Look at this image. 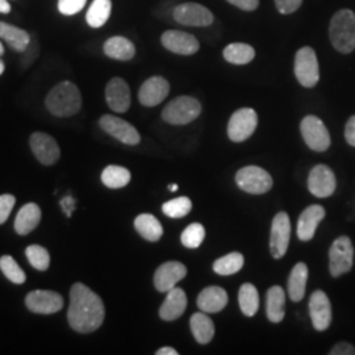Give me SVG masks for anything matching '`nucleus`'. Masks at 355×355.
Returning <instances> with one entry per match:
<instances>
[{
  "label": "nucleus",
  "instance_id": "nucleus-7",
  "mask_svg": "<svg viewBox=\"0 0 355 355\" xmlns=\"http://www.w3.org/2000/svg\"><path fill=\"white\" fill-rule=\"evenodd\" d=\"M300 132L309 149L315 152H325L329 149L331 144L329 130L318 116H305L300 124Z\"/></svg>",
  "mask_w": 355,
  "mask_h": 355
},
{
  "label": "nucleus",
  "instance_id": "nucleus-46",
  "mask_svg": "<svg viewBox=\"0 0 355 355\" xmlns=\"http://www.w3.org/2000/svg\"><path fill=\"white\" fill-rule=\"evenodd\" d=\"M345 139L347 141L349 145L355 148V114L352 116L345 127Z\"/></svg>",
  "mask_w": 355,
  "mask_h": 355
},
{
  "label": "nucleus",
  "instance_id": "nucleus-15",
  "mask_svg": "<svg viewBox=\"0 0 355 355\" xmlns=\"http://www.w3.org/2000/svg\"><path fill=\"white\" fill-rule=\"evenodd\" d=\"M337 187L336 175L327 165L315 166L308 177V190L316 198H329Z\"/></svg>",
  "mask_w": 355,
  "mask_h": 355
},
{
  "label": "nucleus",
  "instance_id": "nucleus-38",
  "mask_svg": "<svg viewBox=\"0 0 355 355\" xmlns=\"http://www.w3.org/2000/svg\"><path fill=\"white\" fill-rule=\"evenodd\" d=\"M191 209H192V203H191L190 199L186 196L173 199L162 205V212L171 218H182V217L189 215Z\"/></svg>",
  "mask_w": 355,
  "mask_h": 355
},
{
  "label": "nucleus",
  "instance_id": "nucleus-2",
  "mask_svg": "<svg viewBox=\"0 0 355 355\" xmlns=\"http://www.w3.org/2000/svg\"><path fill=\"white\" fill-rule=\"evenodd\" d=\"M45 105L55 117H71L82 108L80 91L73 82H60L49 91Z\"/></svg>",
  "mask_w": 355,
  "mask_h": 355
},
{
  "label": "nucleus",
  "instance_id": "nucleus-44",
  "mask_svg": "<svg viewBox=\"0 0 355 355\" xmlns=\"http://www.w3.org/2000/svg\"><path fill=\"white\" fill-rule=\"evenodd\" d=\"M330 355H355V347L349 343H340L333 346Z\"/></svg>",
  "mask_w": 355,
  "mask_h": 355
},
{
  "label": "nucleus",
  "instance_id": "nucleus-11",
  "mask_svg": "<svg viewBox=\"0 0 355 355\" xmlns=\"http://www.w3.org/2000/svg\"><path fill=\"white\" fill-rule=\"evenodd\" d=\"M291 239V221L286 212H279L274 217L271 225L270 236V250L275 259L283 258L287 250Z\"/></svg>",
  "mask_w": 355,
  "mask_h": 355
},
{
  "label": "nucleus",
  "instance_id": "nucleus-39",
  "mask_svg": "<svg viewBox=\"0 0 355 355\" xmlns=\"http://www.w3.org/2000/svg\"><path fill=\"white\" fill-rule=\"evenodd\" d=\"M204 237H205V229L203 225L199 223H193L183 230L180 236V241L189 249H196L203 243Z\"/></svg>",
  "mask_w": 355,
  "mask_h": 355
},
{
  "label": "nucleus",
  "instance_id": "nucleus-30",
  "mask_svg": "<svg viewBox=\"0 0 355 355\" xmlns=\"http://www.w3.org/2000/svg\"><path fill=\"white\" fill-rule=\"evenodd\" d=\"M306 282H308V266L303 262H299L292 268L290 278H288V284H287L288 295L292 302L297 303L303 300Z\"/></svg>",
  "mask_w": 355,
  "mask_h": 355
},
{
  "label": "nucleus",
  "instance_id": "nucleus-26",
  "mask_svg": "<svg viewBox=\"0 0 355 355\" xmlns=\"http://www.w3.org/2000/svg\"><path fill=\"white\" fill-rule=\"evenodd\" d=\"M267 318L278 324L286 316V292L280 286H272L267 291Z\"/></svg>",
  "mask_w": 355,
  "mask_h": 355
},
{
  "label": "nucleus",
  "instance_id": "nucleus-35",
  "mask_svg": "<svg viewBox=\"0 0 355 355\" xmlns=\"http://www.w3.org/2000/svg\"><path fill=\"white\" fill-rule=\"evenodd\" d=\"M245 263L243 255L241 253H230L225 257L218 258L214 263V271L218 275L229 277L233 274H237Z\"/></svg>",
  "mask_w": 355,
  "mask_h": 355
},
{
  "label": "nucleus",
  "instance_id": "nucleus-23",
  "mask_svg": "<svg viewBox=\"0 0 355 355\" xmlns=\"http://www.w3.org/2000/svg\"><path fill=\"white\" fill-rule=\"evenodd\" d=\"M228 300V293L224 288L218 286H209L199 293L198 306L205 313H217L227 306Z\"/></svg>",
  "mask_w": 355,
  "mask_h": 355
},
{
  "label": "nucleus",
  "instance_id": "nucleus-42",
  "mask_svg": "<svg viewBox=\"0 0 355 355\" xmlns=\"http://www.w3.org/2000/svg\"><path fill=\"white\" fill-rule=\"evenodd\" d=\"M16 203V198L10 193L0 195V225H3L12 212L13 205Z\"/></svg>",
  "mask_w": 355,
  "mask_h": 355
},
{
  "label": "nucleus",
  "instance_id": "nucleus-22",
  "mask_svg": "<svg viewBox=\"0 0 355 355\" xmlns=\"http://www.w3.org/2000/svg\"><path fill=\"white\" fill-rule=\"evenodd\" d=\"M187 308V296L182 288L174 287L167 292L165 302L159 308V318L164 321H175L177 318L183 316Z\"/></svg>",
  "mask_w": 355,
  "mask_h": 355
},
{
  "label": "nucleus",
  "instance_id": "nucleus-17",
  "mask_svg": "<svg viewBox=\"0 0 355 355\" xmlns=\"http://www.w3.org/2000/svg\"><path fill=\"white\" fill-rule=\"evenodd\" d=\"M161 42L167 51L180 55H192L200 48L198 38L182 31H166Z\"/></svg>",
  "mask_w": 355,
  "mask_h": 355
},
{
  "label": "nucleus",
  "instance_id": "nucleus-9",
  "mask_svg": "<svg viewBox=\"0 0 355 355\" xmlns=\"http://www.w3.org/2000/svg\"><path fill=\"white\" fill-rule=\"evenodd\" d=\"M258 125V114L253 108H240L230 116L228 136L233 142H243L253 136Z\"/></svg>",
  "mask_w": 355,
  "mask_h": 355
},
{
  "label": "nucleus",
  "instance_id": "nucleus-10",
  "mask_svg": "<svg viewBox=\"0 0 355 355\" xmlns=\"http://www.w3.org/2000/svg\"><path fill=\"white\" fill-rule=\"evenodd\" d=\"M99 125L105 133L125 145L135 146L140 144L141 136L139 130L117 116L104 114L99 120Z\"/></svg>",
  "mask_w": 355,
  "mask_h": 355
},
{
  "label": "nucleus",
  "instance_id": "nucleus-1",
  "mask_svg": "<svg viewBox=\"0 0 355 355\" xmlns=\"http://www.w3.org/2000/svg\"><path fill=\"white\" fill-rule=\"evenodd\" d=\"M105 308L102 297L83 283H76L70 290L67 321L71 329L89 334L102 327Z\"/></svg>",
  "mask_w": 355,
  "mask_h": 355
},
{
  "label": "nucleus",
  "instance_id": "nucleus-41",
  "mask_svg": "<svg viewBox=\"0 0 355 355\" xmlns=\"http://www.w3.org/2000/svg\"><path fill=\"white\" fill-rule=\"evenodd\" d=\"M21 54L23 55L20 60V66L23 69H28L37 60L38 54H40V45H38L37 40H31L29 45L26 46V51H23Z\"/></svg>",
  "mask_w": 355,
  "mask_h": 355
},
{
  "label": "nucleus",
  "instance_id": "nucleus-47",
  "mask_svg": "<svg viewBox=\"0 0 355 355\" xmlns=\"http://www.w3.org/2000/svg\"><path fill=\"white\" fill-rule=\"evenodd\" d=\"M60 204H61V208L64 209V212L67 217H70L71 214L76 211V199L71 195H66Z\"/></svg>",
  "mask_w": 355,
  "mask_h": 355
},
{
  "label": "nucleus",
  "instance_id": "nucleus-16",
  "mask_svg": "<svg viewBox=\"0 0 355 355\" xmlns=\"http://www.w3.org/2000/svg\"><path fill=\"white\" fill-rule=\"evenodd\" d=\"M187 275V267L177 261H170L157 268L154 274V286L157 291L167 292L173 290L178 283Z\"/></svg>",
  "mask_w": 355,
  "mask_h": 355
},
{
  "label": "nucleus",
  "instance_id": "nucleus-19",
  "mask_svg": "<svg viewBox=\"0 0 355 355\" xmlns=\"http://www.w3.org/2000/svg\"><path fill=\"white\" fill-rule=\"evenodd\" d=\"M105 101L114 112H127L130 107V89L123 78L116 76L108 82L105 87Z\"/></svg>",
  "mask_w": 355,
  "mask_h": 355
},
{
  "label": "nucleus",
  "instance_id": "nucleus-18",
  "mask_svg": "<svg viewBox=\"0 0 355 355\" xmlns=\"http://www.w3.org/2000/svg\"><path fill=\"white\" fill-rule=\"evenodd\" d=\"M309 313L315 329L324 331L329 328L331 324V305L325 292L318 290L311 295Z\"/></svg>",
  "mask_w": 355,
  "mask_h": 355
},
{
  "label": "nucleus",
  "instance_id": "nucleus-40",
  "mask_svg": "<svg viewBox=\"0 0 355 355\" xmlns=\"http://www.w3.org/2000/svg\"><path fill=\"white\" fill-rule=\"evenodd\" d=\"M87 0H58V10L64 16H73L80 12Z\"/></svg>",
  "mask_w": 355,
  "mask_h": 355
},
{
  "label": "nucleus",
  "instance_id": "nucleus-12",
  "mask_svg": "<svg viewBox=\"0 0 355 355\" xmlns=\"http://www.w3.org/2000/svg\"><path fill=\"white\" fill-rule=\"evenodd\" d=\"M26 308L38 315H53L64 308V299L58 292L36 290L26 297Z\"/></svg>",
  "mask_w": 355,
  "mask_h": 355
},
{
  "label": "nucleus",
  "instance_id": "nucleus-3",
  "mask_svg": "<svg viewBox=\"0 0 355 355\" xmlns=\"http://www.w3.org/2000/svg\"><path fill=\"white\" fill-rule=\"evenodd\" d=\"M329 37L336 51L349 54L355 49V13L341 10L331 17Z\"/></svg>",
  "mask_w": 355,
  "mask_h": 355
},
{
  "label": "nucleus",
  "instance_id": "nucleus-50",
  "mask_svg": "<svg viewBox=\"0 0 355 355\" xmlns=\"http://www.w3.org/2000/svg\"><path fill=\"white\" fill-rule=\"evenodd\" d=\"M4 70H6V64H4V62H3L1 58H0V76L4 73Z\"/></svg>",
  "mask_w": 355,
  "mask_h": 355
},
{
  "label": "nucleus",
  "instance_id": "nucleus-33",
  "mask_svg": "<svg viewBox=\"0 0 355 355\" xmlns=\"http://www.w3.org/2000/svg\"><path fill=\"white\" fill-rule=\"evenodd\" d=\"M239 303L246 318H253L259 309V293L252 283L242 284L239 292Z\"/></svg>",
  "mask_w": 355,
  "mask_h": 355
},
{
  "label": "nucleus",
  "instance_id": "nucleus-20",
  "mask_svg": "<svg viewBox=\"0 0 355 355\" xmlns=\"http://www.w3.org/2000/svg\"><path fill=\"white\" fill-rule=\"evenodd\" d=\"M170 92V83L162 76H152L145 80L139 91V101L145 107H155L165 101Z\"/></svg>",
  "mask_w": 355,
  "mask_h": 355
},
{
  "label": "nucleus",
  "instance_id": "nucleus-51",
  "mask_svg": "<svg viewBox=\"0 0 355 355\" xmlns=\"http://www.w3.org/2000/svg\"><path fill=\"white\" fill-rule=\"evenodd\" d=\"M168 190L171 191V192H175L178 190L177 184H171V186H168Z\"/></svg>",
  "mask_w": 355,
  "mask_h": 355
},
{
  "label": "nucleus",
  "instance_id": "nucleus-49",
  "mask_svg": "<svg viewBox=\"0 0 355 355\" xmlns=\"http://www.w3.org/2000/svg\"><path fill=\"white\" fill-rule=\"evenodd\" d=\"M157 355H178V352L174 347H162L157 350Z\"/></svg>",
  "mask_w": 355,
  "mask_h": 355
},
{
  "label": "nucleus",
  "instance_id": "nucleus-8",
  "mask_svg": "<svg viewBox=\"0 0 355 355\" xmlns=\"http://www.w3.org/2000/svg\"><path fill=\"white\" fill-rule=\"evenodd\" d=\"M237 186L242 191L254 195H262L271 190L272 178L266 170L258 166H246L239 170L236 175Z\"/></svg>",
  "mask_w": 355,
  "mask_h": 355
},
{
  "label": "nucleus",
  "instance_id": "nucleus-37",
  "mask_svg": "<svg viewBox=\"0 0 355 355\" xmlns=\"http://www.w3.org/2000/svg\"><path fill=\"white\" fill-rule=\"evenodd\" d=\"M28 262L38 271H45L51 265V254L41 245H31L26 250Z\"/></svg>",
  "mask_w": 355,
  "mask_h": 355
},
{
  "label": "nucleus",
  "instance_id": "nucleus-28",
  "mask_svg": "<svg viewBox=\"0 0 355 355\" xmlns=\"http://www.w3.org/2000/svg\"><path fill=\"white\" fill-rule=\"evenodd\" d=\"M135 228L139 232L141 237L145 239L146 241H159L164 236V228L159 220L150 214L137 216L135 220Z\"/></svg>",
  "mask_w": 355,
  "mask_h": 355
},
{
  "label": "nucleus",
  "instance_id": "nucleus-21",
  "mask_svg": "<svg viewBox=\"0 0 355 355\" xmlns=\"http://www.w3.org/2000/svg\"><path fill=\"white\" fill-rule=\"evenodd\" d=\"M325 217V208L321 205H309L305 208L297 221V237L300 241H311L315 237L318 224Z\"/></svg>",
  "mask_w": 355,
  "mask_h": 355
},
{
  "label": "nucleus",
  "instance_id": "nucleus-13",
  "mask_svg": "<svg viewBox=\"0 0 355 355\" xmlns=\"http://www.w3.org/2000/svg\"><path fill=\"white\" fill-rule=\"evenodd\" d=\"M29 145L38 162L42 165H55L61 157V150L57 141L48 133L35 132L29 139Z\"/></svg>",
  "mask_w": 355,
  "mask_h": 355
},
{
  "label": "nucleus",
  "instance_id": "nucleus-25",
  "mask_svg": "<svg viewBox=\"0 0 355 355\" xmlns=\"http://www.w3.org/2000/svg\"><path fill=\"white\" fill-rule=\"evenodd\" d=\"M104 54L117 61H130L136 54V46L133 42L123 36L108 38L103 46Z\"/></svg>",
  "mask_w": 355,
  "mask_h": 355
},
{
  "label": "nucleus",
  "instance_id": "nucleus-36",
  "mask_svg": "<svg viewBox=\"0 0 355 355\" xmlns=\"http://www.w3.org/2000/svg\"><path fill=\"white\" fill-rule=\"evenodd\" d=\"M0 270L4 277L13 284H24L26 280V272L16 263L11 255H3L0 258Z\"/></svg>",
  "mask_w": 355,
  "mask_h": 355
},
{
  "label": "nucleus",
  "instance_id": "nucleus-27",
  "mask_svg": "<svg viewBox=\"0 0 355 355\" xmlns=\"http://www.w3.org/2000/svg\"><path fill=\"white\" fill-rule=\"evenodd\" d=\"M0 38L6 41L10 48L17 53H23L31 42V35L26 29L0 21Z\"/></svg>",
  "mask_w": 355,
  "mask_h": 355
},
{
  "label": "nucleus",
  "instance_id": "nucleus-24",
  "mask_svg": "<svg viewBox=\"0 0 355 355\" xmlns=\"http://www.w3.org/2000/svg\"><path fill=\"white\" fill-rule=\"evenodd\" d=\"M41 208L36 203H28L21 207L15 220V230L20 236H26L37 228L41 221Z\"/></svg>",
  "mask_w": 355,
  "mask_h": 355
},
{
  "label": "nucleus",
  "instance_id": "nucleus-29",
  "mask_svg": "<svg viewBox=\"0 0 355 355\" xmlns=\"http://www.w3.org/2000/svg\"><path fill=\"white\" fill-rule=\"evenodd\" d=\"M190 328L195 340L202 345L211 343L215 336V324L212 318L205 315V312H198L192 315L190 318Z\"/></svg>",
  "mask_w": 355,
  "mask_h": 355
},
{
  "label": "nucleus",
  "instance_id": "nucleus-4",
  "mask_svg": "<svg viewBox=\"0 0 355 355\" xmlns=\"http://www.w3.org/2000/svg\"><path fill=\"white\" fill-rule=\"evenodd\" d=\"M202 114V104L192 96H178L162 111V119L171 125H186Z\"/></svg>",
  "mask_w": 355,
  "mask_h": 355
},
{
  "label": "nucleus",
  "instance_id": "nucleus-48",
  "mask_svg": "<svg viewBox=\"0 0 355 355\" xmlns=\"http://www.w3.org/2000/svg\"><path fill=\"white\" fill-rule=\"evenodd\" d=\"M10 12H11V4H10V1H8V0H0V13L7 15V13Z\"/></svg>",
  "mask_w": 355,
  "mask_h": 355
},
{
  "label": "nucleus",
  "instance_id": "nucleus-34",
  "mask_svg": "<svg viewBox=\"0 0 355 355\" xmlns=\"http://www.w3.org/2000/svg\"><path fill=\"white\" fill-rule=\"evenodd\" d=\"M224 58L229 64H248L252 62L255 57V51L253 46L243 42H234L230 44L224 49Z\"/></svg>",
  "mask_w": 355,
  "mask_h": 355
},
{
  "label": "nucleus",
  "instance_id": "nucleus-5",
  "mask_svg": "<svg viewBox=\"0 0 355 355\" xmlns=\"http://www.w3.org/2000/svg\"><path fill=\"white\" fill-rule=\"evenodd\" d=\"M354 262V248L353 242L347 236H341L329 250V271L331 277L338 278L343 274L350 272Z\"/></svg>",
  "mask_w": 355,
  "mask_h": 355
},
{
  "label": "nucleus",
  "instance_id": "nucleus-14",
  "mask_svg": "<svg viewBox=\"0 0 355 355\" xmlns=\"http://www.w3.org/2000/svg\"><path fill=\"white\" fill-rule=\"evenodd\" d=\"M175 21L186 26H208L214 23L212 12L198 3H183L174 10Z\"/></svg>",
  "mask_w": 355,
  "mask_h": 355
},
{
  "label": "nucleus",
  "instance_id": "nucleus-43",
  "mask_svg": "<svg viewBox=\"0 0 355 355\" xmlns=\"http://www.w3.org/2000/svg\"><path fill=\"white\" fill-rule=\"evenodd\" d=\"M303 0H275V6L282 15H290V13L296 12Z\"/></svg>",
  "mask_w": 355,
  "mask_h": 355
},
{
  "label": "nucleus",
  "instance_id": "nucleus-6",
  "mask_svg": "<svg viewBox=\"0 0 355 355\" xmlns=\"http://www.w3.org/2000/svg\"><path fill=\"white\" fill-rule=\"evenodd\" d=\"M295 76L299 83L306 87H315L320 80L318 55L309 46H304L295 55Z\"/></svg>",
  "mask_w": 355,
  "mask_h": 355
},
{
  "label": "nucleus",
  "instance_id": "nucleus-52",
  "mask_svg": "<svg viewBox=\"0 0 355 355\" xmlns=\"http://www.w3.org/2000/svg\"><path fill=\"white\" fill-rule=\"evenodd\" d=\"M4 54V46H3V44L0 42V57Z\"/></svg>",
  "mask_w": 355,
  "mask_h": 355
},
{
  "label": "nucleus",
  "instance_id": "nucleus-32",
  "mask_svg": "<svg viewBox=\"0 0 355 355\" xmlns=\"http://www.w3.org/2000/svg\"><path fill=\"white\" fill-rule=\"evenodd\" d=\"M103 184L108 189L119 190L130 182V171L121 166H107L102 173Z\"/></svg>",
  "mask_w": 355,
  "mask_h": 355
},
{
  "label": "nucleus",
  "instance_id": "nucleus-45",
  "mask_svg": "<svg viewBox=\"0 0 355 355\" xmlns=\"http://www.w3.org/2000/svg\"><path fill=\"white\" fill-rule=\"evenodd\" d=\"M227 1L243 11H254L259 6V0H227Z\"/></svg>",
  "mask_w": 355,
  "mask_h": 355
},
{
  "label": "nucleus",
  "instance_id": "nucleus-31",
  "mask_svg": "<svg viewBox=\"0 0 355 355\" xmlns=\"http://www.w3.org/2000/svg\"><path fill=\"white\" fill-rule=\"evenodd\" d=\"M112 11L111 0H94L86 13V21L91 28H101L104 26Z\"/></svg>",
  "mask_w": 355,
  "mask_h": 355
}]
</instances>
